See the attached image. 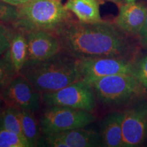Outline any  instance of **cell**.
Here are the masks:
<instances>
[{"label":"cell","instance_id":"6da1fadb","mask_svg":"<svg viewBox=\"0 0 147 147\" xmlns=\"http://www.w3.org/2000/svg\"><path fill=\"white\" fill-rule=\"evenodd\" d=\"M55 34L62 52L77 60L119 57L134 61L137 53L127 34L109 21L87 23L71 18Z\"/></svg>","mask_w":147,"mask_h":147},{"label":"cell","instance_id":"7a4b0ae2","mask_svg":"<svg viewBox=\"0 0 147 147\" xmlns=\"http://www.w3.org/2000/svg\"><path fill=\"white\" fill-rule=\"evenodd\" d=\"M19 74L40 93L57 91L81 80L77 59L61 51L44 60H27Z\"/></svg>","mask_w":147,"mask_h":147},{"label":"cell","instance_id":"3957f363","mask_svg":"<svg viewBox=\"0 0 147 147\" xmlns=\"http://www.w3.org/2000/svg\"><path fill=\"white\" fill-rule=\"evenodd\" d=\"M18 17L12 24L15 30L27 33L47 31L55 33L71 19V13L60 0H29L18 6Z\"/></svg>","mask_w":147,"mask_h":147},{"label":"cell","instance_id":"277c9868","mask_svg":"<svg viewBox=\"0 0 147 147\" xmlns=\"http://www.w3.org/2000/svg\"><path fill=\"white\" fill-rule=\"evenodd\" d=\"M89 84L95 97L108 106H121L138 100L144 96L146 90L131 74L103 77Z\"/></svg>","mask_w":147,"mask_h":147},{"label":"cell","instance_id":"5b68a950","mask_svg":"<svg viewBox=\"0 0 147 147\" xmlns=\"http://www.w3.org/2000/svg\"><path fill=\"white\" fill-rule=\"evenodd\" d=\"M95 120V116L92 112L65 106H51L44 110L39 122L43 135H51L87 127Z\"/></svg>","mask_w":147,"mask_h":147},{"label":"cell","instance_id":"8992f818","mask_svg":"<svg viewBox=\"0 0 147 147\" xmlns=\"http://www.w3.org/2000/svg\"><path fill=\"white\" fill-rule=\"evenodd\" d=\"M94 92L89 84L80 80L57 91L42 93L46 106H59L93 112L96 107Z\"/></svg>","mask_w":147,"mask_h":147},{"label":"cell","instance_id":"52a82bcc","mask_svg":"<svg viewBox=\"0 0 147 147\" xmlns=\"http://www.w3.org/2000/svg\"><path fill=\"white\" fill-rule=\"evenodd\" d=\"M81 80L88 84L97 79L122 74H133V60L119 57H97L77 60Z\"/></svg>","mask_w":147,"mask_h":147},{"label":"cell","instance_id":"ba28073f","mask_svg":"<svg viewBox=\"0 0 147 147\" xmlns=\"http://www.w3.org/2000/svg\"><path fill=\"white\" fill-rule=\"evenodd\" d=\"M7 106L36 113L42 103V93L25 77L18 74L0 93Z\"/></svg>","mask_w":147,"mask_h":147},{"label":"cell","instance_id":"9c48e42d","mask_svg":"<svg viewBox=\"0 0 147 147\" xmlns=\"http://www.w3.org/2000/svg\"><path fill=\"white\" fill-rule=\"evenodd\" d=\"M87 127L73 129L56 134L44 135L40 139L38 146H102L100 132L94 129L87 128Z\"/></svg>","mask_w":147,"mask_h":147},{"label":"cell","instance_id":"30bf717a","mask_svg":"<svg viewBox=\"0 0 147 147\" xmlns=\"http://www.w3.org/2000/svg\"><path fill=\"white\" fill-rule=\"evenodd\" d=\"M123 147L140 146L147 137V102H141L123 112Z\"/></svg>","mask_w":147,"mask_h":147},{"label":"cell","instance_id":"8fae6325","mask_svg":"<svg viewBox=\"0 0 147 147\" xmlns=\"http://www.w3.org/2000/svg\"><path fill=\"white\" fill-rule=\"evenodd\" d=\"M24 34L28 47L27 60L47 59L61 51L59 40L55 33L32 31Z\"/></svg>","mask_w":147,"mask_h":147},{"label":"cell","instance_id":"7c38bea8","mask_svg":"<svg viewBox=\"0 0 147 147\" xmlns=\"http://www.w3.org/2000/svg\"><path fill=\"white\" fill-rule=\"evenodd\" d=\"M119 6V14L114 23L126 34L138 37L146 20L147 8L136 1L121 3Z\"/></svg>","mask_w":147,"mask_h":147},{"label":"cell","instance_id":"4fadbf2b","mask_svg":"<svg viewBox=\"0 0 147 147\" xmlns=\"http://www.w3.org/2000/svg\"><path fill=\"white\" fill-rule=\"evenodd\" d=\"M123 112H116L102 119L100 130L102 146L123 147Z\"/></svg>","mask_w":147,"mask_h":147},{"label":"cell","instance_id":"5bb4252c","mask_svg":"<svg viewBox=\"0 0 147 147\" xmlns=\"http://www.w3.org/2000/svg\"><path fill=\"white\" fill-rule=\"evenodd\" d=\"M101 0H68L64 5L78 21L93 23L102 21L100 12Z\"/></svg>","mask_w":147,"mask_h":147},{"label":"cell","instance_id":"9a60e30c","mask_svg":"<svg viewBox=\"0 0 147 147\" xmlns=\"http://www.w3.org/2000/svg\"><path fill=\"white\" fill-rule=\"evenodd\" d=\"M12 63L18 73L27 60L28 47L25 34L15 30L8 49Z\"/></svg>","mask_w":147,"mask_h":147},{"label":"cell","instance_id":"2e32d148","mask_svg":"<svg viewBox=\"0 0 147 147\" xmlns=\"http://www.w3.org/2000/svg\"><path fill=\"white\" fill-rule=\"evenodd\" d=\"M21 117L23 136L30 147L38 146L42 138L39 121L37 120L34 113L27 110H21Z\"/></svg>","mask_w":147,"mask_h":147},{"label":"cell","instance_id":"e0dca14e","mask_svg":"<svg viewBox=\"0 0 147 147\" xmlns=\"http://www.w3.org/2000/svg\"><path fill=\"white\" fill-rule=\"evenodd\" d=\"M0 127L23 136L21 110L6 106L0 116Z\"/></svg>","mask_w":147,"mask_h":147},{"label":"cell","instance_id":"ac0fdd59","mask_svg":"<svg viewBox=\"0 0 147 147\" xmlns=\"http://www.w3.org/2000/svg\"><path fill=\"white\" fill-rule=\"evenodd\" d=\"M18 74L12 63L8 50L0 56V93Z\"/></svg>","mask_w":147,"mask_h":147},{"label":"cell","instance_id":"d6986e66","mask_svg":"<svg viewBox=\"0 0 147 147\" xmlns=\"http://www.w3.org/2000/svg\"><path fill=\"white\" fill-rule=\"evenodd\" d=\"M0 147H30L23 136L0 127Z\"/></svg>","mask_w":147,"mask_h":147},{"label":"cell","instance_id":"ffe728a7","mask_svg":"<svg viewBox=\"0 0 147 147\" xmlns=\"http://www.w3.org/2000/svg\"><path fill=\"white\" fill-rule=\"evenodd\" d=\"M18 17V7L0 0V23L12 25Z\"/></svg>","mask_w":147,"mask_h":147},{"label":"cell","instance_id":"44dd1931","mask_svg":"<svg viewBox=\"0 0 147 147\" xmlns=\"http://www.w3.org/2000/svg\"><path fill=\"white\" fill-rule=\"evenodd\" d=\"M15 29L0 23V56L8 50Z\"/></svg>","mask_w":147,"mask_h":147},{"label":"cell","instance_id":"7402d4cb","mask_svg":"<svg viewBox=\"0 0 147 147\" xmlns=\"http://www.w3.org/2000/svg\"><path fill=\"white\" fill-rule=\"evenodd\" d=\"M132 75L147 89V55L135 63Z\"/></svg>","mask_w":147,"mask_h":147},{"label":"cell","instance_id":"603a6c76","mask_svg":"<svg viewBox=\"0 0 147 147\" xmlns=\"http://www.w3.org/2000/svg\"><path fill=\"white\" fill-rule=\"evenodd\" d=\"M138 38L141 47L144 49H147V14L144 25L138 36Z\"/></svg>","mask_w":147,"mask_h":147},{"label":"cell","instance_id":"cb8c5ba5","mask_svg":"<svg viewBox=\"0 0 147 147\" xmlns=\"http://www.w3.org/2000/svg\"><path fill=\"white\" fill-rule=\"evenodd\" d=\"M1 1H4V2L9 3L12 5H15V6H19L24 4L25 3L27 2L29 0H1Z\"/></svg>","mask_w":147,"mask_h":147},{"label":"cell","instance_id":"d4e9b609","mask_svg":"<svg viewBox=\"0 0 147 147\" xmlns=\"http://www.w3.org/2000/svg\"><path fill=\"white\" fill-rule=\"evenodd\" d=\"M5 107H6V105H5L4 101H3L2 97H1V95H0V116H1L3 110L5 109Z\"/></svg>","mask_w":147,"mask_h":147},{"label":"cell","instance_id":"484cf974","mask_svg":"<svg viewBox=\"0 0 147 147\" xmlns=\"http://www.w3.org/2000/svg\"><path fill=\"white\" fill-rule=\"evenodd\" d=\"M106 1H111V2H113L116 3V4L120 5L121 3H122V0H106Z\"/></svg>","mask_w":147,"mask_h":147},{"label":"cell","instance_id":"4316f807","mask_svg":"<svg viewBox=\"0 0 147 147\" xmlns=\"http://www.w3.org/2000/svg\"><path fill=\"white\" fill-rule=\"evenodd\" d=\"M136 0H125L126 2H133V1H136Z\"/></svg>","mask_w":147,"mask_h":147},{"label":"cell","instance_id":"83f0119b","mask_svg":"<svg viewBox=\"0 0 147 147\" xmlns=\"http://www.w3.org/2000/svg\"><path fill=\"white\" fill-rule=\"evenodd\" d=\"M60 1H61V0H60Z\"/></svg>","mask_w":147,"mask_h":147}]
</instances>
